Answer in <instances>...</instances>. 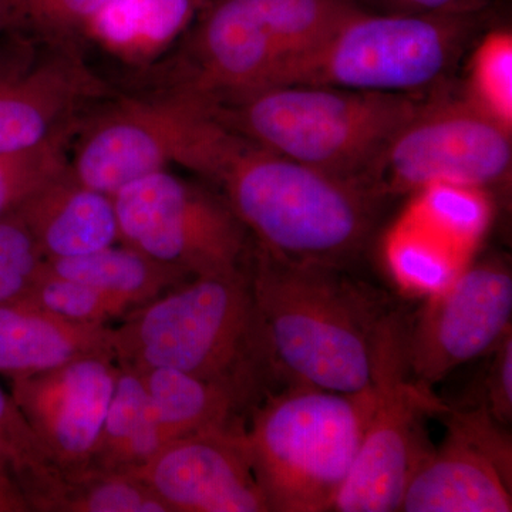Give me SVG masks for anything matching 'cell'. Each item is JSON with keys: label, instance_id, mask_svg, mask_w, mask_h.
Here are the masks:
<instances>
[{"label": "cell", "instance_id": "cell-31", "mask_svg": "<svg viewBox=\"0 0 512 512\" xmlns=\"http://www.w3.org/2000/svg\"><path fill=\"white\" fill-rule=\"evenodd\" d=\"M0 457L15 470L18 480L49 466L39 440L20 413L15 400L0 387Z\"/></svg>", "mask_w": 512, "mask_h": 512}, {"label": "cell", "instance_id": "cell-28", "mask_svg": "<svg viewBox=\"0 0 512 512\" xmlns=\"http://www.w3.org/2000/svg\"><path fill=\"white\" fill-rule=\"evenodd\" d=\"M74 128L32 150L0 156V220L12 215L33 192L66 170Z\"/></svg>", "mask_w": 512, "mask_h": 512}, {"label": "cell", "instance_id": "cell-25", "mask_svg": "<svg viewBox=\"0 0 512 512\" xmlns=\"http://www.w3.org/2000/svg\"><path fill=\"white\" fill-rule=\"evenodd\" d=\"M22 296L64 319L90 325H110L133 311L128 303L110 293L56 274L45 261Z\"/></svg>", "mask_w": 512, "mask_h": 512}, {"label": "cell", "instance_id": "cell-2", "mask_svg": "<svg viewBox=\"0 0 512 512\" xmlns=\"http://www.w3.org/2000/svg\"><path fill=\"white\" fill-rule=\"evenodd\" d=\"M249 274L279 377L335 393L373 386L390 313L376 292L343 266L291 261L261 245Z\"/></svg>", "mask_w": 512, "mask_h": 512}, {"label": "cell", "instance_id": "cell-35", "mask_svg": "<svg viewBox=\"0 0 512 512\" xmlns=\"http://www.w3.org/2000/svg\"><path fill=\"white\" fill-rule=\"evenodd\" d=\"M0 33H5V30H3L2 19H0Z\"/></svg>", "mask_w": 512, "mask_h": 512}, {"label": "cell", "instance_id": "cell-26", "mask_svg": "<svg viewBox=\"0 0 512 512\" xmlns=\"http://www.w3.org/2000/svg\"><path fill=\"white\" fill-rule=\"evenodd\" d=\"M389 262L397 282L406 291L434 295L457 278V256L450 245L412 229L394 235Z\"/></svg>", "mask_w": 512, "mask_h": 512}, {"label": "cell", "instance_id": "cell-5", "mask_svg": "<svg viewBox=\"0 0 512 512\" xmlns=\"http://www.w3.org/2000/svg\"><path fill=\"white\" fill-rule=\"evenodd\" d=\"M376 399L375 383L352 394L291 384L255 409L244 439L269 512L332 510Z\"/></svg>", "mask_w": 512, "mask_h": 512}, {"label": "cell", "instance_id": "cell-17", "mask_svg": "<svg viewBox=\"0 0 512 512\" xmlns=\"http://www.w3.org/2000/svg\"><path fill=\"white\" fill-rule=\"evenodd\" d=\"M13 215L47 261L90 254L120 242L113 197L83 184L70 165L33 192Z\"/></svg>", "mask_w": 512, "mask_h": 512}, {"label": "cell", "instance_id": "cell-15", "mask_svg": "<svg viewBox=\"0 0 512 512\" xmlns=\"http://www.w3.org/2000/svg\"><path fill=\"white\" fill-rule=\"evenodd\" d=\"M244 430L204 431L167 441L133 474L170 512H269Z\"/></svg>", "mask_w": 512, "mask_h": 512}, {"label": "cell", "instance_id": "cell-21", "mask_svg": "<svg viewBox=\"0 0 512 512\" xmlns=\"http://www.w3.org/2000/svg\"><path fill=\"white\" fill-rule=\"evenodd\" d=\"M137 373L156 409L165 440L204 431L242 429L235 421L245 406L228 387L168 367Z\"/></svg>", "mask_w": 512, "mask_h": 512}, {"label": "cell", "instance_id": "cell-9", "mask_svg": "<svg viewBox=\"0 0 512 512\" xmlns=\"http://www.w3.org/2000/svg\"><path fill=\"white\" fill-rule=\"evenodd\" d=\"M511 160V130L471 101L421 104L387 144L369 184L379 195L485 187L510 173Z\"/></svg>", "mask_w": 512, "mask_h": 512}, {"label": "cell", "instance_id": "cell-34", "mask_svg": "<svg viewBox=\"0 0 512 512\" xmlns=\"http://www.w3.org/2000/svg\"><path fill=\"white\" fill-rule=\"evenodd\" d=\"M393 13H431L463 6L466 0H377Z\"/></svg>", "mask_w": 512, "mask_h": 512}, {"label": "cell", "instance_id": "cell-23", "mask_svg": "<svg viewBox=\"0 0 512 512\" xmlns=\"http://www.w3.org/2000/svg\"><path fill=\"white\" fill-rule=\"evenodd\" d=\"M244 2L274 39L281 55L279 64L318 45L346 19L363 9L360 8L357 0H244Z\"/></svg>", "mask_w": 512, "mask_h": 512}, {"label": "cell", "instance_id": "cell-6", "mask_svg": "<svg viewBox=\"0 0 512 512\" xmlns=\"http://www.w3.org/2000/svg\"><path fill=\"white\" fill-rule=\"evenodd\" d=\"M463 13V6L384 15L360 9L318 45L279 64L268 86L302 84L376 93L426 86L450 63L466 25Z\"/></svg>", "mask_w": 512, "mask_h": 512}, {"label": "cell", "instance_id": "cell-29", "mask_svg": "<svg viewBox=\"0 0 512 512\" xmlns=\"http://www.w3.org/2000/svg\"><path fill=\"white\" fill-rule=\"evenodd\" d=\"M474 190L458 185H431L424 190V214L446 237L458 242L471 241L487 222V208Z\"/></svg>", "mask_w": 512, "mask_h": 512}, {"label": "cell", "instance_id": "cell-32", "mask_svg": "<svg viewBox=\"0 0 512 512\" xmlns=\"http://www.w3.org/2000/svg\"><path fill=\"white\" fill-rule=\"evenodd\" d=\"M495 355L487 377L488 413L507 426L512 420V335L508 332L494 348Z\"/></svg>", "mask_w": 512, "mask_h": 512}, {"label": "cell", "instance_id": "cell-27", "mask_svg": "<svg viewBox=\"0 0 512 512\" xmlns=\"http://www.w3.org/2000/svg\"><path fill=\"white\" fill-rule=\"evenodd\" d=\"M470 99L474 106L511 130L512 36L508 30L490 33L470 63Z\"/></svg>", "mask_w": 512, "mask_h": 512}, {"label": "cell", "instance_id": "cell-13", "mask_svg": "<svg viewBox=\"0 0 512 512\" xmlns=\"http://www.w3.org/2000/svg\"><path fill=\"white\" fill-rule=\"evenodd\" d=\"M447 436L429 451L404 491L400 511H512V451L487 407L468 413L448 409Z\"/></svg>", "mask_w": 512, "mask_h": 512}, {"label": "cell", "instance_id": "cell-14", "mask_svg": "<svg viewBox=\"0 0 512 512\" xmlns=\"http://www.w3.org/2000/svg\"><path fill=\"white\" fill-rule=\"evenodd\" d=\"M119 375L114 356L92 355L12 380L10 396L52 466L89 467Z\"/></svg>", "mask_w": 512, "mask_h": 512}, {"label": "cell", "instance_id": "cell-10", "mask_svg": "<svg viewBox=\"0 0 512 512\" xmlns=\"http://www.w3.org/2000/svg\"><path fill=\"white\" fill-rule=\"evenodd\" d=\"M207 106L183 87L163 96L121 100L84 130L70 170L83 184L114 197L141 178L181 165Z\"/></svg>", "mask_w": 512, "mask_h": 512}, {"label": "cell", "instance_id": "cell-24", "mask_svg": "<svg viewBox=\"0 0 512 512\" xmlns=\"http://www.w3.org/2000/svg\"><path fill=\"white\" fill-rule=\"evenodd\" d=\"M109 0H0V19L9 35L43 45L77 49Z\"/></svg>", "mask_w": 512, "mask_h": 512}, {"label": "cell", "instance_id": "cell-30", "mask_svg": "<svg viewBox=\"0 0 512 512\" xmlns=\"http://www.w3.org/2000/svg\"><path fill=\"white\" fill-rule=\"evenodd\" d=\"M42 262L22 222L13 214L0 220V302L28 291Z\"/></svg>", "mask_w": 512, "mask_h": 512}, {"label": "cell", "instance_id": "cell-19", "mask_svg": "<svg viewBox=\"0 0 512 512\" xmlns=\"http://www.w3.org/2000/svg\"><path fill=\"white\" fill-rule=\"evenodd\" d=\"M20 485L37 512H170L140 478L119 471L60 470L50 464Z\"/></svg>", "mask_w": 512, "mask_h": 512}, {"label": "cell", "instance_id": "cell-20", "mask_svg": "<svg viewBox=\"0 0 512 512\" xmlns=\"http://www.w3.org/2000/svg\"><path fill=\"white\" fill-rule=\"evenodd\" d=\"M165 443L143 379L134 370L120 367L89 467L133 474Z\"/></svg>", "mask_w": 512, "mask_h": 512}, {"label": "cell", "instance_id": "cell-8", "mask_svg": "<svg viewBox=\"0 0 512 512\" xmlns=\"http://www.w3.org/2000/svg\"><path fill=\"white\" fill-rule=\"evenodd\" d=\"M407 329L400 313L390 312L384 320L377 349L375 409L352 471L330 511H400L410 478L429 454L423 421L448 410L429 386L410 373Z\"/></svg>", "mask_w": 512, "mask_h": 512}, {"label": "cell", "instance_id": "cell-18", "mask_svg": "<svg viewBox=\"0 0 512 512\" xmlns=\"http://www.w3.org/2000/svg\"><path fill=\"white\" fill-rule=\"evenodd\" d=\"M92 355H113V326L73 322L25 296L0 302V375H40Z\"/></svg>", "mask_w": 512, "mask_h": 512}, {"label": "cell", "instance_id": "cell-11", "mask_svg": "<svg viewBox=\"0 0 512 512\" xmlns=\"http://www.w3.org/2000/svg\"><path fill=\"white\" fill-rule=\"evenodd\" d=\"M512 275L500 261L458 274L430 296L413 328L406 355L417 382L433 386L458 366L493 350L511 332Z\"/></svg>", "mask_w": 512, "mask_h": 512}, {"label": "cell", "instance_id": "cell-22", "mask_svg": "<svg viewBox=\"0 0 512 512\" xmlns=\"http://www.w3.org/2000/svg\"><path fill=\"white\" fill-rule=\"evenodd\" d=\"M43 261L56 274L99 288L133 309L191 279L123 242L74 258Z\"/></svg>", "mask_w": 512, "mask_h": 512}, {"label": "cell", "instance_id": "cell-12", "mask_svg": "<svg viewBox=\"0 0 512 512\" xmlns=\"http://www.w3.org/2000/svg\"><path fill=\"white\" fill-rule=\"evenodd\" d=\"M0 52V156L32 150L77 127L76 114L107 96V84L86 66L79 50L13 36Z\"/></svg>", "mask_w": 512, "mask_h": 512}, {"label": "cell", "instance_id": "cell-4", "mask_svg": "<svg viewBox=\"0 0 512 512\" xmlns=\"http://www.w3.org/2000/svg\"><path fill=\"white\" fill-rule=\"evenodd\" d=\"M210 106L218 120L255 143L370 187L377 160L421 103L404 93L289 84Z\"/></svg>", "mask_w": 512, "mask_h": 512}, {"label": "cell", "instance_id": "cell-1", "mask_svg": "<svg viewBox=\"0 0 512 512\" xmlns=\"http://www.w3.org/2000/svg\"><path fill=\"white\" fill-rule=\"evenodd\" d=\"M184 168L214 181L259 245L298 262L345 266L365 247L380 195L275 153L214 114L195 134Z\"/></svg>", "mask_w": 512, "mask_h": 512}, {"label": "cell", "instance_id": "cell-3", "mask_svg": "<svg viewBox=\"0 0 512 512\" xmlns=\"http://www.w3.org/2000/svg\"><path fill=\"white\" fill-rule=\"evenodd\" d=\"M113 355L134 372L168 367L222 384L245 407L279 379L249 268L188 279L128 312L113 326Z\"/></svg>", "mask_w": 512, "mask_h": 512}, {"label": "cell", "instance_id": "cell-16", "mask_svg": "<svg viewBox=\"0 0 512 512\" xmlns=\"http://www.w3.org/2000/svg\"><path fill=\"white\" fill-rule=\"evenodd\" d=\"M194 32L195 72L183 89L208 103L268 86L281 62L268 30L244 0H202Z\"/></svg>", "mask_w": 512, "mask_h": 512}, {"label": "cell", "instance_id": "cell-7", "mask_svg": "<svg viewBox=\"0 0 512 512\" xmlns=\"http://www.w3.org/2000/svg\"><path fill=\"white\" fill-rule=\"evenodd\" d=\"M120 242L190 278L248 269L249 231L225 198L158 171L113 197Z\"/></svg>", "mask_w": 512, "mask_h": 512}, {"label": "cell", "instance_id": "cell-33", "mask_svg": "<svg viewBox=\"0 0 512 512\" xmlns=\"http://www.w3.org/2000/svg\"><path fill=\"white\" fill-rule=\"evenodd\" d=\"M28 498L15 470L0 457V512H30Z\"/></svg>", "mask_w": 512, "mask_h": 512}]
</instances>
